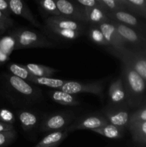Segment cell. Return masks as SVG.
Listing matches in <instances>:
<instances>
[{
	"label": "cell",
	"mask_w": 146,
	"mask_h": 147,
	"mask_svg": "<svg viewBox=\"0 0 146 147\" xmlns=\"http://www.w3.org/2000/svg\"><path fill=\"white\" fill-rule=\"evenodd\" d=\"M45 24L47 27H56L62 30H73L84 32L86 29L85 23L74 21L63 16H50L45 19Z\"/></svg>",
	"instance_id": "8fae6325"
},
{
	"label": "cell",
	"mask_w": 146,
	"mask_h": 147,
	"mask_svg": "<svg viewBox=\"0 0 146 147\" xmlns=\"http://www.w3.org/2000/svg\"><path fill=\"white\" fill-rule=\"evenodd\" d=\"M50 98L56 103L64 106H74L80 104V100L74 95L65 93L62 90H52L49 91Z\"/></svg>",
	"instance_id": "ac0fdd59"
},
{
	"label": "cell",
	"mask_w": 146,
	"mask_h": 147,
	"mask_svg": "<svg viewBox=\"0 0 146 147\" xmlns=\"http://www.w3.org/2000/svg\"><path fill=\"white\" fill-rule=\"evenodd\" d=\"M87 34L90 40L94 44L104 47H109L104 35L98 25H90L87 30Z\"/></svg>",
	"instance_id": "d4e9b609"
},
{
	"label": "cell",
	"mask_w": 146,
	"mask_h": 147,
	"mask_svg": "<svg viewBox=\"0 0 146 147\" xmlns=\"http://www.w3.org/2000/svg\"><path fill=\"white\" fill-rule=\"evenodd\" d=\"M40 7L43 12L50 16H60V13L54 0H41L38 1Z\"/></svg>",
	"instance_id": "83f0119b"
},
{
	"label": "cell",
	"mask_w": 146,
	"mask_h": 147,
	"mask_svg": "<svg viewBox=\"0 0 146 147\" xmlns=\"http://www.w3.org/2000/svg\"><path fill=\"white\" fill-rule=\"evenodd\" d=\"M12 37L14 40V50L39 47L50 48L55 46L44 34L24 27L14 31Z\"/></svg>",
	"instance_id": "7a4b0ae2"
},
{
	"label": "cell",
	"mask_w": 146,
	"mask_h": 147,
	"mask_svg": "<svg viewBox=\"0 0 146 147\" xmlns=\"http://www.w3.org/2000/svg\"><path fill=\"white\" fill-rule=\"evenodd\" d=\"M84 9L87 24H90V25H99L110 20L107 17V12L102 8L100 4L92 8H84Z\"/></svg>",
	"instance_id": "2e32d148"
},
{
	"label": "cell",
	"mask_w": 146,
	"mask_h": 147,
	"mask_svg": "<svg viewBox=\"0 0 146 147\" xmlns=\"http://www.w3.org/2000/svg\"><path fill=\"white\" fill-rule=\"evenodd\" d=\"M102 115L109 123L118 127H127L130 121V113L127 107H118L108 105L102 110Z\"/></svg>",
	"instance_id": "9c48e42d"
},
{
	"label": "cell",
	"mask_w": 146,
	"mask_h": 147,
	"mask_svg": "<svg viewBox=\"0 0 146 147\" xmlns=\"http://www.w3.org/2000/svg\"><path fill=\"white\" fill-rule=\"evenodd\" d=\"M111 22L126 43L133 46L132 48L140 50L146 47V38L137 30L122 23L117 22L113 20H111Z\"/></svg>",
	"instance_id": "ba28073f"
},
{
	"label": "cell",
	"mask_w": 146,
	"mask_h": 147,
	"mask_svg": "<svg viewBox=\"0 0 146 147\" xmlns=\"http://www.w3.org/2000/svg\"><path fill=\"white\" fill-rule=\"evenodd\" d=\"M138 17H142V18L146 19V9L144 10V11L139 15Z\"/></svg>",
	"instance_id": "8d00e7d4"
},
{
	"label": "cell",
	"mask_w": 146,
	"mask_h": 147,
	"mask_svg": "<svg viewBox=\"0 0 146 147\" xmlns=\"http://www.w3.org/2000/svg\"><path fill=\"white\" fill-rule=\"evenodd\" d=\"M25 67L31 74L36 77L52 78V76H53L56 73L58 72L57 70L53 68V67L34 64V63H28V64L25 65Z\"/></svg>",
	"instance_id": "7402d4cb"
},
{
	"label": "cell",
	"mask_w": 146,
	"mask_h": 147,
	"mask_svg": "<svg viewBox=\"0 0 146 147\" xmlns=\"http://www.w3.org/2000/svg\"><path fill=\"white\" fill-rule=\"evenodd\" d=\"M18 117L21 127L25 131L33 129L38 123L37 115L29 111H20L18 113Z\"/></svg>",
	"instance_id": "44dd1931"
},
{
	"label": "cell",
	"mask_w": 146,
	"mask_h": 147,
	"mask_svg": "<svg viewBox=\"0 0 146 147\" xmlns=\"http://www.w3.org/2000/svg\"><path fill=\"white\" fill-rule=\"evenodd\" d=\"M6 78L10 87L19 94L29 98L38 96V93H36L38 91H36V89L25 80L13 75H7L6 76Z\"/></svg>",
	"instance_id": "9a60e30c"
},
{
	"label": "cell",
	"mask_w": 146,
	"mask_h": 147,
	"mask_svg": "<svg viewBox=\"0 0 146 147\" xmlns=\"http://www.w3.org/2000/svg\"><path fill=\"white\" fill-rule=\"evenodd\" d=\"M137 50V51H138V52H140V53H141V54L143 55V56H144L145 58L146 59V52L143 51V50Z\"/></svg>",
	"instance_id": "74e56055"
},
{
	"label": "cell",
	"mask_w": 146,
	"mask_h": 147,
	"mask_svg": "<svg viewBox=\"0 0 146 147\" xmlns=\"http://www.w3.org/2000/svg\"><path fill=\"white\" fill-rule=\"evenodd\" d=\"M106 51L118 58L121 63L131 66L146 83V59L140 52L127 47L123 48L107 47Z\"/></svg>",
	"instance_id": "3957f363"
},
{
	"label": "cell",
	"mask_w": 146,
	"mask_h": 147,
	"mask_svg": "<svg viewBox=\"0 0 146 147\" xmlns=\"http://www.w3.org/2000/svg\"><path fill=\"white\" fill-rule=\"evenodd\" d=\"M47 31L51 34H54L56 37L64 40H74L77 39V37H80L82 32L77 31H73V30H62V29L56 28V27H47L46 26Z\"/></svg>",
	"instance_id": "603a6c76"
},
{
	"label": "cell",
	"mask_w": 146,
	"mask_h": 147,
	"mask_svg": "<svg viewBox=\"0 0 146 147\" xmlns=\"http://www.w3.org/2000/svg\"><path fill=\"white\" fill-rule=\"evenodd\" d=\"M92 131L103 136H105L108 139H121L124 136L125 129L108 123L98 129H94Z\"/></svg>",
	"instance_id": "ffe728a7"
},
{
	"label": "cell",
	"mask_w": 146,
	"mask_h": 147,
	"mask_svg": "<svg viewBox=\"0 0 146 147\" xmlns=\"http://www.w3.org/2000/svg\"><path fill=\"white\" fill-rule=\"evenodd\" d=\"M99 3L107 13L127 10L123 0H99Z\"/></svg>",
	"instance_id": "484cf974"
},
{
	"label": "cell",
	"mask_w": 146,
	"mask_h": 147,
	"mask_svg": "<svg viewBox=\"0 0 146 147\" xmlns=\"http://www.w3.org/2000/svg\"><path fill=\"white\" fill-rule=\"evenodd\" d=\"M56 4L60 15L74 21L87 24L84 7L79 4L76 0H57Z\"/></svg>",
	"instance_id": "8992f818"
},
{
	"label": "cell",
	"mask_w": 146,
	"mask_h": 147,
	"mask_svg": "<svg viewBox=\"0 0 146 147\" xmlns=\"http://www.w3.org/2000/svg\"><path fill=\"white\" fill-rule=\"evenodd\" d=\"M129 12L137 17L146 9V0H123Z\"/></svg>",
	"instance_id": "4316f807"
},
{
	"label": "cell",
	"mask_w": 146,
	"mask_h": 147,
	"mask_svg": "<svg viewBox=\"0 0 146 147\" xmlns=\"http://www.w3.org/2000/svg\"><path fill=\"white\" fill-rule=\"evenodd\" d=\"M8 28H9L8 26H7L6 24H4L2 21L0 20V34L4 33Z\"/></svg>",
	"instance_id": "d590c367"
},
{
	"label": "cell",
	"mask_w": 146,
	"mask_h": 147,
	"mask_svg": "<svg viewBox=\"0 0 146 147\" xmlns=\"http://www.w3.org/2000/svg\"><path fill=\"white\" fill-rule=\"evenodd\" d=\"M14 130V126L12 124H9V123H3L0 121V132L9 131Z\"/></svg>",
	"instance_id": "e575fe53"
},
{
	"label": "cell",
	"mask_w": 146,
	"mask_h": 147,
	"mask_svg": "<svg viewBox=\"0 0 146 147\" xmlns=\"http://www.w3.org/2000/svg\"><path fill=\"white\" fill-rule=\"evenodd\" d=\"M65 129L51 132L44 136L35 147H56L58 146L67 136Z\"/></svg>",
	"instance_id": "d6986e66"
},
{
	"label": "cell",
	"mask_w": 146,
	"mask_h": 147,
	"mask_svg": "<svg viewBox=\"0 0 146 147\" xmlns=\"http://www.w3.org/2000/svg\"><path fill=\"white\" fill-rule=\"evenodd\" d=\"M0 20L2 21L4 24H7L9 27H11L13 25V24H14V21L10 18V17L7 16L4 13L1 12V11H0Z\"/></svg>",
	"instance_id": "836d02e7"
},
{
	"label": "cell",
	"mask_w": 146,
	"mask_h": 147,
	"mask_svg": "<svg viewBox=\"0 0 146 147\" xmlns=\"http://www.w3.org/2000/svg\"><path fill=\"white\" fill-rule=\"evenodd\" d=\"M130 107L140 106L145 101L146 83L129 65L122 63L121 76Z\"/></svg>",
	"instance_id": "6da1fadb"
},
{
	"label": "cell",
	"mask_w": 146,
	"mask_h": 147,
	"mask_svg": "<svg viewBox=\"0 0 146 147\" xmlns=\"http://www.w3.org/2000/svg\"><path fill=\"white\" fill-rule=\"evenodd\" d=\"M0 121L3 123L12 124L15 121L14 115L11 111L7 109H0Z\"/></svg>",
	"instance_id": "4dcf8cb0"
},
{
	"label": "cell",
	"mask_w": 146,
	"mask_h": 147,
	"mask_svg": "<svg viewBox=\"0 0 146 147\" xmlns=\"http://www.w3.org/2000/svg\"><path fill=\"white\" fill-rule=\"evenodd\" d=\"M127 128L135 143L139 147H146V121L130 123Z\"/></svg>",
	"instance_id": "e0dca14e"
},
{
	"label": "cell",
	"mask_w": 146,
	"mask_h": 147,
	"mask_svg": "<svg viewBox=\"0 0 146 147\" xmlns=\"http://www.w3.org/2000/svg\"><path fill=\"white\" fill-rule=\"evenodd\" d=\"M74 113L70 112H60L49 116L43 121L40 127L42 132H54L64 129L74 120Z\"/></svg>",
	"instance_id": "52a82bcc"
},
{
	"label": "cell",
	"mask_w": 146,
	"mask_h": 147,
	"mask_svg": "<svg viewBox=\"0 0 146 147\" xmlns=\"http://www.w3.org/2000/svg\"><path fill=\"white\" fill-rule=\"evenodd\" d=\"M108 96L110 106L127 107L128 106L125 90L121 77L117 78L110 84L108 90Z\"/></svg>",
	"instance_id": "7c38bea8"
},
{
	"label": "cell",
	"mask_w": 146,
	"mask_h": 147,
	"mask_svg": "<svg viewBox=\"0 0 146 147\" xmlns=\"http://www.w3.org/2000/svg\"><path fill=\"white\" fill-rule=\"evenodd\" d=\"M140 50H143V51L146 52V47H143V48H142V49H140Z\"/></svg>",
	"instance_id": "f35d334b"
},
{
	"label": "cell",
	"mask_w": 146,
	"mask_h": 147,
	"mask_svg": "<svg viewBox=\"0 0 146 147\" xmlns=\"http://www.w3.org/2000/svg\"><path fill=\"white\" fill-rule=\"evenodd\" d=\"M76 1L85 9L92 8V7L100 5L98 0H76Z\"/></svg>",
	"instance_id": "1f68e13d"
},
{
	"label": "cell",
	"mask_w": 146,
	"mask_h": 147,
	"mask_svg": "<svg viewBox=\"0 0 146 147\" xmlns=\"http://www.w3.org/2000/svg\"><path fill=\"white\" fill-rule=\"evenodd\" d=\"M107 15L110 20L122 23L137 30L146 38V24L139 20L136 16L127 11L108 12Z\"/></svg>",
	"instance_id": "30bf717a"
},
{
	"label": "cell",
	"mask_w": 146,
	"mask_h": 147,
	"mask_svg": "<svg viewBox=\"0 0 146 147\" xmlns=\"http://www.w3.org/2000/svg\"><path fill=\"white\" fill-rule=\"evenodd\" d=\"M98 26L104 35L106 42L108 43L109 47L115 48H123L127 47V44L120 35L111 20L99 24Z\"/></svg>",
	"instance_id": "4fadbf2b"
},
{
	"label": "cell",
	"mask_w": 146,
	"mask_h": 147,
	"mask_svg": "<svg viewBox=\"0 0 146 147\" xmlns=\"http://www.w3.org/2000/svg\"><path fill=\"white\" fill-rule=\"evenodd\" d=\"M8 3L11 13L25 19L30 24L37 28L41 27V24L37 21V19L35 18L34 14L30 10L29 7L24 1L22 0H8Z\"/></svg>",
	"instance_id": "5bb4252c"
},
{
	"label": "cell",
	"mask_w": 146,
	"mask_h": 147,
	"mask_svg": "<svg viewBox=\"0 0 146 147\" xmlns=\"http://www.w3.org/2000/svg\"><path fill=\"white\" fill-rule=\"evenodd\" d=\"M17 133L15 130L0 132V147H6L12 143L16 139Z\"/></svg>",
	"instance_id": "f546056e"
},
{
	"label": "cell",
	"mask_w": 146,
	"mask_h": 147,
	"mask_svg": "<svg viewBox=\"0 0 146 147\" xmlns=\"http://www.w3.org/2000/svg\"><path fill=\"white\" fill-rule=\"evenodd\" d=\"M0 11L8 17H10L11 12L9 6L8 0H0Z\"/></svg>",
	"instance_id": "d6a6232c"
},
{
	"label": "cell",
	"mask_w": 146,
	"mask_h": 147,
	"mask_svg": "<svg viewBox=\"0 0 146 147\" xmlns=\"http://www.w3.org/2000/svg\"><path fill=\"white\" fill-rule=\"evenodd\" d=\"M108 123V121L102 114L92 113L79 118L72 124L69 125L65 130L67 133L83 129H90L92 131Z\"/></svg>",
	"instance_id": "5b68a950"
},
{
	"label": "cell",
	"mask_w": 146,
	"mask_h": 147,
	"mask_svg": "<svg viewBox=\"0 0 146 147\" xmlns=\"http://www.w3.org/2000/svg\"><path fill=\"white\" fill-rule=\"evenodd\" d=\"M143 121H146V101L143 102L137 110L130 113L128 124Z\"/></svg>",
	"instance_id": "f1b7e54d"
},
{
	"label": "cell",
	"mask_w": 146,
	"mask_h": 147,
	"mask_svg": "<svg viewBox=\"0 0 146 147\" xmlns=\"http://www.w3.org/2000/svg\"><path fill=\"white\" fill-rule=\"evenodd\" d=\"M105 80H107V78L98 81L91 82V83H81V82L72 81V80H66L65 83L58 90H62L65 93L72 95L83 93H91L102 98L104 83Z\"/></svg>",
	"instance_id": "277c9868"
},
{
	"label": "cell",
	"mask_w": 146,
	"mask_h": 147,
	"mask_svg": "<svg viewBox=\"0 0 146 147\" xmlns=\"http://www.w3.org/2000/svg\"><path fill=\"white\" fill-rule=\"evenodd\" d=\"M8 69L11 75L30 83L33 75L31 74L29 71L26 68L25 65L17 64V63H10L8 65Z\"/></svg>",
	"instance_id": "cb8c5ba5"
}]
</instances>
